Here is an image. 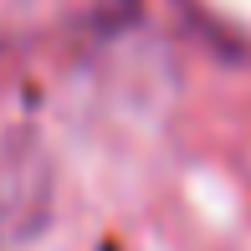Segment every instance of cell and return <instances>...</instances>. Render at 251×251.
I'll return each instance as SVG.
<instances>
[{
    "label": "cell",
    "instance_id": "6da1fadb",
    "mask_svg": "<svg viewBox=\"0 0 251 251\" xmlns=\"http://www.w3.org/2000/svg\"><path fill=\"white\" fill-rule=\"evenodd\" d=\"M51 169L31 139H0V246L26 241L47 226Z\"/></svg>",
    "mask_w": 251,
    "mask_h": 251
}]
</instances>
